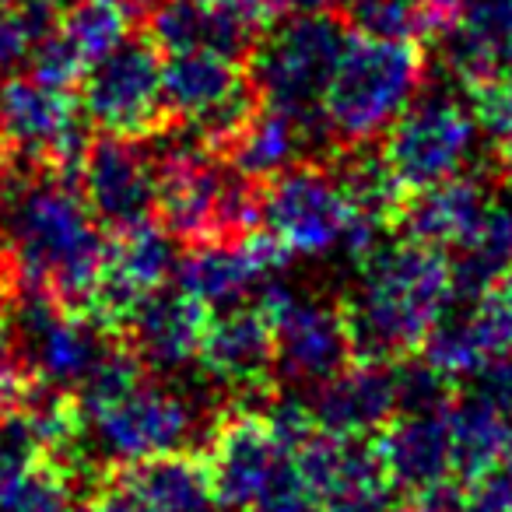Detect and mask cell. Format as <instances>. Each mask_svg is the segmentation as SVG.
Segmentation results:
<instances>
[{"label":"cell","instance_id":"obj_27","mask_svg":"<svg viewBox=\"0 0 512 512\" xmlns=\"http://www.w3.org/2000/svg\"><path fill=\"white\" fill-rule=\"evenodd\" d=\"M449 425H453V467L456 481L470 484L495 474L502 467L505 446H509L512 425L484 404L477 393H456L449 407Z\"/></svg>","mask_w":512,"mask_h":512},{"label":"cell","instance_id":"obj_2","mask_svg":"<svg viewBox=\"0 0 512 512\" xmlns=\"http://www.w3.org/2000/svg\"><path fill=\"white\" fill-rule=\"evenodd\" d=\"M456 299L453 267L442 249L414 235L376 242L358 256L355 288L344 295L355 358L404 362L421 355Z\"/></svg>","mask_w":512,"mask_h":512},{"label":"cell","instance_id":"obj_16","mask_svg":"<svg viewBox=\"0 0 512 512\" xmlns=\"http://www.w3.org/2000/svg\"><path fill=\"white\" fill-rule=\"evenodd\" d=\"M176 242V235L158 221L109 235L99 281H95V292L88 299V313L99 316L106 327L123 330V323L144 299L162 292L169 278H176Z\"/></svg>","mask_w":512,"mask_h":512},{"label":"cell","instance_id":"obj_29","mask_svg":"<svg viewBox=\"0 0 512 512\" xmlns=\"http://www.w3.org/2000/svg\"><path fill=\"white\" fill-rule=\"evenodd\" d=\"M463 0H355L358 32L390 39H439L460 15Z\"/></svg>","mask_w":512,"mask_h":512},{"label":"cell","instance_id":"obj_26","mask_svg":"<svg viewBox=\"0 0 512 512\" xmlns=\"http://www.w3.org/2000/svg\"><path fill=\"white\" fill-rule=\"evenodd\" d=\"M446 256L460 299H477L498 288L512 274V207L505 200H495L474 225V232Z\"/></svg>","mask_w":512,"mask_h":512},{"label":"cell","instance_id":"obj_20","mask_svg":"<svg viewBox=\"0 0 512 512\" xmlns=\"http://www.w3.org/2000/svg\"><path fill=\"white\" fill-rule=\"evenodd\" d=\"M512 355V285L502 281L491 292L470 299V306L449 309L446 320L435 327L421 358L456 379H474L491 362Z\"/></svg>","mask_w":512,"mask_h":512},{"label":"cell","instance_id":"obj_41","mask_svg":"<svg viewBox=\"0 0 512 512\" xmlns=\"http://www.w3.org/2000/svg\"><path fill=\"white\" fill-rule=\"evenodd\" d=\"M120 4L130 11V15H148V11L155 8V0H120Z\"/></svg>","mask_w":512,"mask_h":512},{"label":"cell","instance_id":"obj_19","mask_svg":"<svg viewBox=\"0 0 512 512\" xmlns=\"http://www.w3.org/2000/svg\"><path fill=\"white\" fill-rule=\"evenodd\" d=\"M200 372L232 393H271L278 386L274 330L260 302L211 313L200 351Z\"/></svg>","mask_w":512,"mask_h":512},{"label":"cell","instance_id":"obj_8","mask_svg":"<svg viewBox=\"0 0 512 512\" xmlns=\"http://www.w3.org/2000/svg\"><path fill=\"white\" fill-rule=\"evenodd\" d=\"M81 109L99 134L116 137H151L172 127L165 102V53L151 36H127L116 50L95 60L78 85Z\"/></svg>","mask_w":512,"mask_h":512},{"label":"cell","instance_id":"obj_23","mask_svg":"<svg viewBox=\"0 0 512 512\" xmlns=\"http://www.w3.org/2000/svg\"><path fill=\"white\" fill-rule=\"evenodd\" d=\"M446 74L467 92L477 81L512 71V0H463L456 22L442 32Z\"/></svg>","mask_w":512,"mask_h":512},{"label":"cell","instance_id":"obj_24","mask_svg":"<svg viewBox=\"0 0 512 512\" xmlns=\"http://www.w3.org/2000/svg\"><path fill=\"white\" fill-rule=\"evenodd\" d=\"M495 200L498 193L491 190L488 176H456L411 193L400 225H404L407 235L449 253L474 232V225Z\"/></svg>","mask_w":512,"mask_h":512},{"label":"cell","instance_id":"obj_5","mask_svg":"<svg viewBox=\"0 0 512 512\" xmlns=\"http://www.w3.org/2000/svg\"><path fill=\"white\" fill-rule=\"evenodd\" d=\"M428 60L418 39H390L358 32L351 36L323 116L337 151L376 144L421 95Z\"/></svg>","mask_w":512,"mask_h":512},{"label":"cell","instance_id":"obj_33","mask_svg":"<svg viewBox=\"0 0 512 512\" xmlns=\"http://www.w3.org/2000/svg\"><path fill=\"white\" fill-rule=\"evenodd\" d=\"M53 25L39 22L18 0H0V81L15 74L22 60L32 57V46L50 32Z\"/></svg>","mask_w":512,"mask_h":512},{"label":"cell","instance_id":"obj_9","mask_svg":"<svg viewBox=\"0 0 512 512\" xmlns=\"http://www.w3.org/2000/svg\"><path fill=\"white\" fill-rule=\"evenodd\" d=\"M484 134L470 99L463 102L449 88L421 92L386 130L383 155L400 183L411 193L428 190L446 179L467 176Z\"/></svg>","mask_w":512,"mask_h":512},{"label":"cell","instance_id":"obj_14","mask_svg":"<svg viewBox=\"0 0 512 512\" xmlns=\"http://www.w3.org/2000/svg\"><path fill=\"white\" fill-rule=\"evenodd\" d=\"M74 183L106 235L158 218V155L148 141L95 134L74 169Z\"/></svg>","mask_w":512,"mask_h":512},{"label":"cell","instance_id":"obj_37","mask_svg":"<svg viewBox=\"0 0 512 512\" xmlns=\"http://www.w3.org/2000/svg\"><path fill=\"white\" fill-rule=\"evenodd\" d=\"M204 4L218 11V15H225L228 22H235L246 32H253L256 39L264 36V29L271 25V18L281 11L278 0H204Z\"/></svg>","mask_w":512,"mask_h":512},{"label":"cell","instance_id":"obj_31","mask_svg":"<svg viewBox=\"0 0 512 512\" xmlns=\"http://www.w3.org/2000/svg\"><path fill=\"white\" fill-rule=\"evenodd\" d=\"M81 498H88V484L57 463L39 460L32 474L11 491L0 512H78Z\"/></svg>","mask_w":512,"mask_h":512},{"label":"cell","instance_id":"obj_6","mask_svg":"<svg viewBox=\"0 0 512 512\" xmlns=\"http://www.w3.org/2000/svg\"><path fill=\"white\" fill-rule=\"evenodd\" d=\"M351 36L334 11H292L285 22L267 25L246 57L260 102L327 127L323 102Z\"/></svg>","mask_w":512,"mask_h":512},{"label":"cell","instance_id":"obj_39","mask_svg":"<svg viewBox=\"0 0 512 512\" xmlns=\"http://www.w3.org/2000/svg\"><path fill=\"white\" fill-rule=\"evenodd\" d=\"M355 0H278V8L281 11H344V8H351Z\"/></svg>","mask_w":512,"mask_h":512},{"label":"cell","instance_id":"obj_12","mask_svg":"<svg viewBox=\"0 0 512 512\" xmlns=\"http://www.w3.org/2000/svg\"><path fill=\"white\" fill-rule=\"evenodd\" d=\"M165 102L172 127L186 130L221 155L260 109L246 60L211 50L165 57Z\"/></svg>","mask_w":512,"mask_h":512},{"label":"cell","instance_id":"obj_17","mask_svg":"<svg viewBox=\"0 0 512 512\" xmlns=\"http://www.w3.org/2000/svg\"><path fill=\"white\" fill-rule=\"evenodd\" d=\"M302 467L313 484L316 512H393L397 488L372 439L316 432L302 442Z\"/></svg>","mask_w":512,"mask_h":512},{"label":"cell","instance_id":"obj_3","mask_svg":"<svg viewBox=\"0 0 512 512\" xmlns=\"http://www.w3.org/2000/svg\"><path fill=\"white\" fill-rule=\"evenodd\" d=\"M158 218L186 246L242 239L264 221V183L193 134H158Z\"/></svg>","mask_w":512,"mask_h":512},{"label":"cell","instance_id":"obj_7","mask_svg":"<svg viewBox=\"0 0 512 512\" xmlns=\"http://www.w3.org/2000/svg\"><path fill=\"white\" fill-rule=\"evenodd\" d=\"M85 414L95 456L116 460L120 467L190 453L193 442L211 435V428L204 425V404L172 386V379L151 372L113 400L85 407Z\"/></svg>","mask_w":512,"mask_h":512},{"label":"cell","instance_id":"obj_28","mask_svg":"<svg viewBox=\"0 0 512 512\" xmlns=\"http://www.w3.org/2000/svg\"><path fill=\"white\" fill-rule=\"evenodd\" d=\"M130 474L141 484L144 495L155 502L158 512H218V491H214L211 470L204 456L172 453L158 460L130 463Z\"/></svg>","mask_w":512,"mask_h":512},{"label":"cell","instance_id":"obj_43","mask_svg":"<svg viewBox=\"0 0 512 512\" xmlns=\"http://www.w3.org/2000/svg\"><path fill=\"white\" fill-rule=\"evenodd\" d=\"M393 512H418V509H393Z\"/></svg>","mask_w":512,"mask_h":512},{"label":"cell","instance_id":"obj_32","mask_svg":"<svg viewBox=\"0 0 512 512\" xmlns=\"http://www.w3.org/2000/svg\"><path fill=\"white\" fill-rule=\"evenodd\" d=\"M39 460H43V446L29 414H4L0 418V505L8 502L11 491L32 474Z\"/></svg>","mask_w":512,"mask_h":512},{"label":"cell","instance_id":"obj_35","mask_svg":"<svg viewBox=\"0 0 512 512\" xmlns=\"http://www.w3.org/2000/svg\"><path fill=\"white\" fill-rule=\"evenodd\" d=\"M39 379H32V372L18 362L11 337H0V418L4 414H18L29 407V400L39 393Z\"/></svg>","mask_w":512,"mask_h":512},{"label":"cell","instance_id":"obj_42","mask_svg":"<svg viewBox=\"0 0 512 512\" xmlns=\"http://www.w3.org/2000/svg\"><path fill=\"white\" fill-rule=\"evenodd\" d=\"M498 470H502V474H505V477H509V481H512V435H509V446H505L502 467H498Z\"/></svg>","mask_w":512,"mask_h":512},{"label":"cell","instance_id":"obj_4","mask_svg":"<svg viewBox=\"0 0 512 512\" xmlns=\"http://www.w3.org/2000/svg\"><path fill=\"white\" fill-rule=\"evenodd\" d=\"M204 463L221 509L228 512H316L313 484L292 442L267 411L218 414Z\"/></svg>","mask_w":512,"mask_h":512},{"label":"cell","instance_id":"obj_36","mask_svg":"<svg viewBox=\"0 0 512 512\" xmlns=\"http://www.w3.org/2000/svg\"><path fill=\"white\" fill-rule=\"evenodd\" d=\"M470 393H477L484 404H491L512 425V355L498 358L484 372H477L470 379Z\"/></svg>","mask_w":512,"mask_h":512},{"label":"cell","instance_id":"obj_34","mask_svg":"<svg viewBox=\"0 0 512 512\" xmlns=\"http://www.w3.org/2000/svg\"><path fill=\"white\" fill-rule=\"evenodd\" d=\"M88 512H158L155 502L141 491L130 467L102 470V477L88 491Z\"/></svg>","mask_w":512,"mask_h":512},{"label":"cell","instance_id":"obj_22","mask_svg":"<svg viewBox=\"0 0 512 512\" xmlns=\"http://www.w3.org/2000/svg\"><path fill=\"white\" fill-rule=\"evenodd\" d=\"M449 407H411L393 418L376 442L383 467L390 474L393 488L407 491L411 498L456 481L453 467V425H449Z\"/></svg>","mask_w":512,"mask_h":512},{"label":"cell","instance_id":"obj_15","mask_svg":"<svg viewBox=\"0 0 512 512\" xmlns=\"http://www.w3.org/2000/svg\"><path fill=\"white\" fill-rule=\"evenodd\" d=\"M288 264H292V249L264 228L242 239L190 246V253L179 260L176 285L204 302L211 313H218L228 306L256 302Z\"/></svg>","mask_w":512,"mask_h":512},{"label":"cell","instance_id":"obj_40","mask_svg":"<svg viewBox=\"0 0 512 512\" xmlns=\"http://www.w3.org/2000/svg\"><path fill=\"white\" fill-rule=\"evenodd\" d=\"M15 169V151H11L8 137H4V130H0V183H4V176Z\"/></svg>","mask_w":512,"mask_h":512},{"label":"cell","instance_id":"obj_11","mask_svg":"<svg viewBox=\"0 0 512 512\" xmlns=\"http://www.w3.org/2000/svg\"><path fill=\"white\" fill-rule=\"evenodd\" d=\"M256 302L264 306L274 330L278 383L316 390L355 362V337L344 299L295 292L274 281Z\"/></svg>","mask_w":512,"mask_h":512},{"label":"cell","instance_id":"obj_18","mask_svg":"<svg viewBox=\"0 0 512 512\" xmlns=\"http://www.w3.org/2000/svg\"><path fill=\"white\" fill-rule=\"evenodd\" d=\"M309 407L320 432L344 435V439H379L404 411L400 362L355 358L344 372L316 386Z\"/></svg>","mask_w":512,"mask_h":512},{"label":"cell","instance_id":"obj_1","mask_svg":"<svg viewBox=\"0 0 512 512\" xmlns=\"http://www.w3.org/2000/svg\"><path fill=\"white\" fill-rule=\"evenodd\" d=\"M0 249L18 288L88 309L106 256V228L74 176L22 165L0 183Z\"/></svg>","mask_w":512,"mask_h":512},{"label":"cell","instance_id":"obj_38","mask_svg":"<svg viewBox=\"0 0 512 512\" xmlns=\"http://www.w3.org/2000/svg\"><path fill=\"white\" fill-rule=\"evenodd\" d=\"M15 299H18V281H15V271H11L8 253L0 249V337H8V323H11Z\"/></svg>","mask_w":512,"mask_h":512},{"label":"cell","instance_id":"obj_21","mask_svg":"<svg viewBox=\"0 0 512 512\" xmlns=\"http://www.w3.org/2000/svg\"><path fill=\"white\" fill-rule=\"evenodd\" d=\"M207 323H211V309L204 302L193 299L186 288L165 285L130 313L120 334L127 337L151 376L176 379L190 365H200Z\"/></svg>","mask_w":512,"mask_h":512},{"label":"cell","instance_id":"obj_44","mask_svg":"<svg viewBox=\"0 0 512 512\" xmlns=\"http://www.w3.org/2000/svg\"><path fill=\"white\" fill-rule=\"evenodd\" d=\"M505 281H509V285H512V274H509V278H505Z\"/></svg>","mask_w":512,"mask_h":512},{"label":"cell","instance_id":"obj_25","mask_svg":"<svg viewBox=\"0 0 512 512\" xmlns=\"http://www.w3.org/2000/svg\"><path fill=\"white\" fill-rule=\"evenodd\" d=\"M144 18H148L144 32H148L151 43L165 57L190 50H211L235 60H246L256 43L253 32L228 22L225 15L207 8L204 0H155V8Z\"/></svg>","mask_w":512,"mask_h":512},{"label":"cell","instance_id":"obj_13","mask_svg":"<svg viewBox=\"0 0 512 512\" xmlns=\"http://www.w3.org/2000/svg\"><path fill=\"white\" fill-rule=\"evenodd\" d=\"M264 228L292 256H327L351 249L355 207L330 158H306L264 183Z\"/></svg>","mask_w":512,"mask_h":512},{"label":"cell","instance_id":"obj_30","mask_svg":"<svg viewBox=\"0 0 512 512\" xmlns=\"http://www.w3.org/2000/svg\"><path fill=\"white\" fill-rule=\"evenodd\" d=\"M53 32L81 67H92L130 36V11L120 0H71Z\"/></svg>","mask_w":512,"mask_h":512},{"label":"cell","instance_id":"obj_10","mask_svg":"<svg viewBox=\"0 0 512 512\" xmlns=\"http://www.w3.org/2000/svg\"><path fill=\"white\" fill-rule=\"evenodd\" d=\"M0 130L18 165L67 176H74L92 141V123L81 109L78 88L57 85L36 71L8 74L0 81Z\"/></svg>","mask_w":512,"mask_h":512}]
</instances>
